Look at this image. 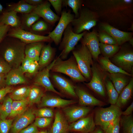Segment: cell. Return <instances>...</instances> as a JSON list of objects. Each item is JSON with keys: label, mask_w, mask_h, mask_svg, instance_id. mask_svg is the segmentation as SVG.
<instances>
[{"label": "cell", "mask_w": 133, "mask_h": 133, "mask_svg": "<svg viewBox=\"0 0 133 133\" xmlns=\"http://www.w3.org/2000/svg\"><path fill=\"white\" fill-rule=\"evenodd\" d=\"M86 31L76 34L73 31L71 23L68 25L63 33V37L59 48V50L61 51L59 56L62 59L64 60L67 58Z\"/></svg>", "instance_id": "obj_6"}, {"label": "cell", "mask_w": 133, "mask_h": 133, "mask_svg": "<svg viewBox=\"0 0 133 133\" xmlns=\"http://www.w3.org/2000/svg\"><path fill=\"white\" fill-rule=\"evenodd\" d=\"M33 113L38 117L52 118L54 115L52 109L47 107H43L33 110Z\"/></svg>", "instance_id": "obj_41"}, {"label": "cell", "mask_w": 133, "mask_h": 133, "mask_svg": "<svg viewBox=\"0 0 133 133\" xmlns=\"http://www.w3.org/2000/svg\"><path fill=\"white\" fill-rule=\"evenodd\" d=\"M6 75L4 74H0V89L5 87Z\"/></svg>", "instance_id": "obj_54"}, {"label": "cell", "mask_w": 133, "mask_h": 133, "mask_svg": "<svg viewBox=\"0 0 133 133\" xmlns=\"http://www.w3.org/2000/svg\"><path fill=\"white\" fill-rule=\"evenodd\" d=\"M81 40L82 44L85 45L89 50L92 58L98 60L100 53L98 34L94 31L90 32L86 31Z\"/></svg>", "instance_id": "obj_13"}, {"label": "cell", "mask_w": 133, "mask_h": 133, "mask_svg": "<svg viewBox=\"0 0 133 133\" xmlns=\"http://www.w3.org/2000/svg\"><path fill=\"white\" fill-rule=\"evenodd\" d=\"M95 124L92 115L83 117L72 122L69 126V131L82 133H90L95 129Z\"/></svg>", "instance_id": "obj_16"}, {"label": "cell", "mask_w": 133, "mask_h": 133, "mask_svg": "<svg viewBox=\"0 0 133 133\" xmlns=\"http://www.w3.org/2000/svg\"><path fill=\"white\" fill-rule=\"evenodd\" d=\"M52 72L50 73L52 83L63 93L74 98H77L75 91V86L70 80L56 72Z\"/></svg>", "instance_id": "obj_10"}, {"label": "cell", "mask_w": 133, "mask_h": 133, "mask_svg": "<svg viewBox=\"0 0 133 133\" xmlns=\"http://www.w3.org/2000/svg\"><path fill=\"white\" fill-rule=\"evenodd\" d=\"M105 85L110 103L111 105L116 104L119 96L118 93L111 81H106Z\"/></svg>", "instance_id": "obj_36"}, {"label": "cell", "mask_w": 133, "mask_h": 133, "mask_svg": "<svg viewBox=\"0 0 133 133\" xmlns=\"http://www.w3.org/2000/svg\"><path fill=\"white\" fill-rule=\"evenodd\" d=\"M50 5L48 0L44 1L41 3L36 6L33 12L51 25L53 26L59 20L60 17L51 10Z\"/></svg>", "instance_id": "obj_14"}, {"label": "cell", "mask_w": 133, "mask_h": 133, "mask_svg": "<svg viewBox=\"0 0 133 133\" xmlns=\"http://www.w3.org/2000/svg\"><path fill=\"white\" fill-rule=\"evenodd\" d=\"M44 42H38L27 44L25 50V56L38 62L42 49L44 45Z\"/></svg>", "instance_id": "obj_25"}, {"label": "cell", "mask_w": 133, "mask_h": 133, "mask_svg": "<svg viewBox=\"0 0 133 133\" xmlns=\"http://www.w3.org/2000/svg\"><path fill=\"white\" fill-rule=\"evenodd\" d=\"M29 105L28 98L21 100L13 101L11 112L8 117L12 118L20 115L27 109Z\"/></svg>", "instance_id": "obj_30"}, {"label": "cell", "mask_w": 133, "mask_h": 133, "mask_svg": "<svg viewBox=\"0 0 133 133\" xmlns=\"http://www.w3.org/2000/svg\"><path fill=\"white\" fill-rule=\"evenodd\" d=\"M13 91L12 87L10 86H7L0 89V102L2 101L6 95Z\"/></svg>", "instance_id": "obj_51"}, {"label": "cell", "mask_w": 133, "mask_h": 133, "mask_svg": "<svg viewBox=\"0 0 133 133\" xmlns=\"http://www.w3.org/2000/svg\"><path fill=\"white\" fill-rule=\"evenodd\" d=\"M0 105V119H5L9 117L12 111V99L9 97L5 98Z\"/></svg>", "instance_id": "obj_33"}, {"label": "cell", "mask_w": 133, "mask_h": 133, "mask_svg": "<svg viewBox=\"0 0 133 133\" xmlns=\"http://www.w3.org/2000/svg\"><path fill=\"white\" fill-rule=\"evenodd\" d=\"M5 11L3 7L0 3V15L3 13Z\"/></svg>", "instance_id": "obj_56"}, {"label": "cell", "mask_w": 133, "mask_h": 133, "mask_svg": "<svg viewBox=\"0 0 133 133\" xmlns=\"http://www.w3.org/2000/svg\"><path fill=\"white\" fill-rule=\"evenodd\" d=\"M82 2V1L81 0H63L62 5L70 7L74 14L75 18H77L79 16L78 11L81 7Z\"/></svg>", "instance_id": "obj_38"}, {"label": "cell", "mask_w": 133, "mask_h": 133, "mask_svg": "<svg viewBox=\"0 0 133 133\" xmlns=\"http://www.w3.org/2000/svg\"><path fill=\"white\" fill-rule=\"evenodd\" d=\"M122 112L120 108L116 104L100 108L96 112L94 120L95 124L100 126L104 131L116 119L120 117Z\"/></svg>", "instance_id": "obj_5"}, {"label": "cell", "mask_w": 133, "mask_h": 133, "mask_svg": "<svg viewBox=\"0 0 133 133\" xmlns=\"http://www.w3.org/2000/svg\"><path fill=\"white\" fill-rule=\"evenodd\" d=\"M26 44L19 39L6 36L0 44L4 60L12 69L19 67L25 57Z\"/></svg>", "instance_id": "obj_1"}, {"label": "cell", "mask_w": 133, "mask_h": 133, "mask_svg": "<svg viewBox=\"0 0 133 133\" xmlns=\"http://www.w3.org/2000/svg\"><path fill=\"white\" fill-rule=\"evenodd\" d=\"M61 15L57 25L48 35L56 45H58L61 42L62 35L68 25L75 18L74 15L71 14L70 10L67 11L65 10H64Z\"/></svg>", "instance_id": "obj_7"}, {"label": "cell", "mask_w": 133, "mask_h": 133, "mask_svg": "<svg viewBox=\"0 0 133 133\" xmlns=\"http://www.w3.org/2000/svg\"><path fill=\"white\" fill-rule=\"evenodd\" d=\"M55 59V62L50 70L52 72L64 74L76 82L86 81L79 71L73 56L66 60H63L59 56Z\"/></svg>", "instance_id": "obj_2"}, {"label": "cell", "mask_w": 133, "mask_h": 133, "mask_svg": "<svg viewBox=\"0 0 133 133\" xmlns=\"http://www.w3.org/2000/svg\"><path fill=\"white\" fill-rule=\"evenodd\" d=\"M33 61L29 58L25 56L22 61L20 66L22 70L24 73H26L31 63Z\"/></svg>", "instance_id": "obj_49"}, {"label": "cell", "mask_w": 133, "mask_h": 133, "mask_svg": "<svg viewBox=\"0 0 133 133\" xmlns=\"http://www.w3.org/2000/svg\"><path fill=\"white\" fill-rule=\"evenodd\" d=\"M39 68L38 62L33 61L31 64L26 73L30 76L35 75L38 72Z\"/></svg>", "instance_id": "obj_46"}, {"label": "cell", "mask_w": 133, "mask_h": 133, "mask_svg": "<svg viewBox=\"0 0 133 133\" xmlns=\"http://www.w3.org/2000/svg\"><path fill=\"white\" fill-rule=\"evenodd\" d=\"M13 123L12 119H0V133H8Z\"/></svg>", "instance_id": "obj_43"}, {"label": "cell", "mask_w": 133, "mask_h": 133, "mask_svg": "<svg viewBox=\"0 0 133 133\" xmlns=\"http://www.w3.org/2000/svg\"><path fill=\"white\" fill-rule=\"evenodd\" d=\"M114 64L126 72L132 71L133 65V52L129 50L122 49L112 57Z\"/></svg>", "instance_id": "obj_11"}, {"label": "cell", "mask_w": 133, "mask_h": 133, "mask_svg": "<svg viewBox=\"0 0 133 133\" xmlns=\"http://www.w3.org/2000/svg\"><path fill=\"white\" fill-rule=\"evenodd\" d=\"M100 53L104 57L109 58L112 57L118 51L119 47L117 45H110L100 43Z\"/></svg>", "instance_id": "obj_35"}, {"label": "cell", "mask_w": 133, "mask_h": 133, "mask_svg": "<svg viewBox=\"0 0 133 133\" xmlns=\"http://www.w3.org/2000/svg\"><path fill=\"white\" fill-rule=\"evenodd\" d=\"M48 1L54 8L58 16L61 15L62 12V0H49Z\"/></svg>", "instance_id": "obj_45"}, {"label": "cell", "mask_w": 133, "mask_h": 133, "mask_svg": "<svg viewBox=\"0 0 133 133\" xmlns=\"http://www.w3.org/2000/svg\"><path fill=\"white\" fill-rule=\"evenodd\" d=\"M100 29L102 31L107 33L112 37L118 46L129 41L133 37L132 33L121 31L108 23H102Z\"/></svg>", "instance_id": "obj_17"}, {"label": "cell", "mask_w": 133, "mask_h": 133, "mask_svg": "<svg viewBox=\"0 0 133 133\" xmlns=\"http://www.w3.org/2000/svg\"><path fill=\"white\" fill-rule=\"evenodd\" d=\"M90 133H103L102 131L100 129H94Z\"/></svg>", "instance_id": "obj_55"}, {"label": "cell", "mask_w": 133, "mask_h": 133, "mask_svg": "<svg viewBox=\"0 0 133 133\" xmlns=\"http://www.w3.org/2000/svg\"><path fill=\"white\" fill-rule=\"evenodd\" d=\"M51 26L44 20H39L32 26L30 32L40 35L44 33L48 34L51 32Z\"/></svg>", "instance_id": "obj_31"}, {"label": "cell", "mask_w": 133, "mask_h": 133, "mask_svg": "<svg viewBox=\"0 0 133 133\" xmlns=\"http://www.w3.org/2000/svg\"><path fill=\"white\" fill-rule=\"evenodd\" d=\"M91 110L89 107L83 106L68 107L63 109L66 118L72 122L86 116Z\"/></svg>", "instance_id": "obj_20"}, {"label": "cell", "mask_w": 133, "mask_h": 133, "mask_svg": "<svg viewBox=\"0 0 133 133\" xmlns=\"http://www.w3.org/2000/svg\"><path fill=\"white\" fill-rule=\"evenodd\" d=\"M75 92L81 106H101L104 103L90 94L84 89L78 86H75Z\"/></svg>", "instance_id": "obj_19"}, {"label": "cell", "mask_w": 133, "mask_h": 133, "mask_svg": "<svg viewBox=\"0 0 133 133\" xmlns=\"http://www.w3.org/2000/svg\"><path fill=\"white\" fill-rule=\"evenodd\" d=\"M92 77L90 81L86 85L99 95L105 97L106 95L105 76L100 69L95 65L91 67Z\"/></svg>", "instance_id": "obj_9"}, {"label": "cell", "mask_w": 133, "mask_h": 133, "mask_svg": "<svg viewBox=\"0 0 133 133\" xmlns=\"http://www.w3.org/2000/svg\"><path fill=\"white\" fill-rule=\"evenodd\" d=\"M6 36L17 38L26 44L38 42H52L48 36L37 35L20 28H11Z\"/></svg>", "instance_id": "obj_8"}, {"label": "cell", "mask_w": 133, "mask_h": 133, "mask_svg": "<svg viewBox=\"0 0 133 133\" xmlns=\"http://www.w3.org/2000/svg\"><path fill=\"white\" fill-rule=\"evenodd\" d=\"M99 62L102 68L110 74L120 73L131 76L132 75L124 70L114 64L109 58L102 57L99 59Z\"/></svg>", "instance_id": "obj_28"}, {"label": "cell", "mask_w": 133, "mask_h": 133, "mask_svg": "<svg viewBox=\"0 0 133 133\" xmlns=\"http://www.w3.org/2000/svg\"><path fill=\"white\" fill-rule=\"evenodd\" d=\"M120 117L116 119L104 131L105 133H119Z\"/></svg>", "instance_id": "obj_44"}, {"label": "cell", "mask_w": 133, "mask_h": 133, "mask_svg": "<svg viewBox=\"0 0 133 133\" xmlns=\"http://www.w3.org/2000/svg\"><path fill=\"white\" fill-rule=\"evenodd\" d=\"M120 120L124 133H133V119L132 115L123 116Z\"/></svg>", "instance_id": "obj_39"}, {"label": "cell", "mask_w": 133, "mask_h": 133, "mask_svg": "<svg viewBox=\"0 0 133 133\" xmlns=\"http://www.w3.org/2000/svg\"><path fill=\"white\" fill-rule=\"evenodd\" d=\"M35 7L28 4L24 0H21L17 3L9 4L7 9L5 10L25 14L32 12Z\"/></svg>", "instance_id": "obj_29"}, {"label": "cell", "mask_w": 133, "mask_h": 133, "mask_svg": "<svg viewBox=\"0 0 133 133\" xmlns=\"http://www.w3.org/2000/svg\"><path fill=\"white\" fill-rule=\"evenodd\" d=\"M55 60L56 59H54L50 64L38 72L35 75L34 83L36 86L42 87L46 91L52 92L62 96V95L55 89L50 77V71Z\"/></svg>", "instance_id": "obj_12"}, {"label": "cell", "mask_w": 133, "mask_h": 133, "mask_svg": "<svg viewBox=\"0 0 133 133\" xmlns=\"http://www.w3.org/2000/svg\"><path fill=\"white\" fill-rule=\"evenodd\" d=\"M133 24H132L130 28V30H131V31H133Z\"/></svg>", "instance_id": "obj_58"}, {"label": "cell", "mask_w": 133, "mask_h": 133, "mask_svg": "<svg viewBox=\"0 0 133 133\" xmlns=\"http://www.w3.org/2000/svg\"><path fill=\"white\" fill-rule=\"evenodd\" d=\"M12 123L11 133H18L27 127L34 121L35 116L33 110L31 109H27L22 113L16 117Z\"/></svg>", "instance_id": "obj_15"}, {"label": "cell", "mask_w": 133, "mask_h": 133, "mask_svg": "<svg viewBox=\"0 0 133 133\" xmlns=\"http://www.w3.org/2000/svg\"><path fill=\"white\" fill-rule=\"evenodd\" d=\"M133 110V102L124 111L122 112L121 115L124 116L131 115Z\"/></svg>", "instance_id": "obj_52"}, {"label": "cell", "mask_w": 133, "mask_h": 133, "mask_svg": "<svg viewBox=\"0 0 133 133\" xmlns=\"http://www.w3.org/2000/svg\"><path fill=\"white\" fill-rule=\"evenodd\" d=\"M30 88L27 86L18 88L12 91L9 97L13 100H16L26 99L28 97Z\"/></svg>", "instance_id": "obj_37"}, {"label": "cell", "mask_w": 133, "mask_h": 133, "mask_svg": "<svg viewBox=\"0 0 133 133\" xmlns=\"http://www.w3.org/2000/svg\"><path fill=\"white\" fill-rule=\"evenodd\" d=\"M20 66L18 68L12 69L6 74V83L7 86L23 84L27 82Z\"/></svg>", "instance_id": "obj_22"}, {"label": "cell", "mask_w": 133, "mask_h": 133, "mask_svg": "<svg viewBox=\"0 0 133 133\" xmlns=\"http://www.w3.org/2000/svg\"></svg>", "instance_id": "obj_60"}, {"label": "cell", "mask_w": 133, "mask_h": 133, "mask_svg": "<svg viewBox=\"0 0 133 133\" xmlns=\"http://www.w3.org/2000/svg\"><path fill=\"white\" fill-rule=\"evenodd\" d=\"M37 127L33 124L21 131L19 133H38Z\"/></svg>", "instance_id": "obj_50"}, {"label": "cell", "mask_w": 133, "mask_h": 133, "mask_svg": "<svg viewBox=\"0 0 133 133\" xmlns=\"http://www.w3.org/2000/svg\"><path fill=\"white\" fill-rule=\"evenodd\" d=\"M46 133L44 131H41L40 133Z\"/></svg>", "instance_id": "obj_59"}, {"label": "cell", "mask_w": 133, "mask_h": 133, "mask_svg": "<svg viewBox=\"0 0 133 133\" xmlns=\"http://www.w3.org/2000/svg\"><path fill=\"white\" fill-rule=\"evenodd\" d=\"M98 18L97 13L87 8H81L79 17L75 18L71 23L73 31L79 34L89 31L96 25Z\"/></svg>", "instance_id": "obj_3"}, {"label": "cell", "mask_w": 133, "mask_h": 133, "mask_svg": "<svg viewBox=\"0 0 133 133\" xmlns=\"http://www.w3.org/2000/svg\"><path fill=\"white\" fill-rule=\"evenodd\" d=\"M130 43L132 46H133V37L131 38L129 41Z\"/></svg>", "instance_id": "obj_57"}, {"label": "cell", "mask_w": 133, "mask_h": 133, "mask_svg": "<svg viewBox=\"0 0 133 133\" xmlns=\"http://www.w3.org/2000/svg\"><path fill=\"white\" fill-rule=\"evenodd\" d=\"M66 118L59 111L55 113L54 122L51 128V133H66L69 131Z\"/></svg>", "instance_id": "obj_24"}, {"label": "cell", "mask_w": 133, "mask_h": 133, "mask_svg": "<svg viewBox=\"0 0 133 133\" xmlns=\"http://www.w3.org/2000/svg\"><path fill=\"white\" fill-rule=\"evenodd\" d=\"M11 69L7 62L0 58V74H6Z\"/></svg>", "instance_id": "obj_47"}, {"label": "cell", "mask_w": 133, "mask_h": 133, "mask_svg": "<svg viewBox=\"0 0 133 133\" xmlns=\"http://www.w3.org/2000/svg\"><path fill=\"white\" fill-rule=\"evenodd\" d=\"M11 27L0 23V44L6 36Z\"/></svg>", "instance_id": "obj_48"}, {"label": "cell", "mask_w": 133, "mask_h": 133, "mask_svg": "<svg viewBox=\"0 0 133 133\" xmlns=\"http://www.w3.org/2000/svg\"><path fill=\"white\" fill-rule=\"evenodd\" d=\"M73 56L81 74L87 80L92 77L91 66L93 64L92 57L89 50L84 45L82 44L78 48L72 51Z\"/></svg>", "instance_id": "obj_4"}, {"label": "cell", "mask_w": 133, "mask_h": 133, "mask_svg": "<svg viewBox=\"0 0 133 133\" xmlns=\"http://www.w3.org/2000/svg\"><path fill=\"white\" fill-rule=\"evenodd\" d=\"M76 102V101L74 100L64 99L53 96L44 95L38 107L39 108L45 107H63Z\"/></svg>", "instance_id": "obj_18"}, {"label": "cell", "mask_w": 133, "mask_h": 133, "mask_svg": "<svg viewBox=\"0 0 133 133\" xmlns=\"http://www.w3.org/2000/svg\"><path fill=\"white\" fill-rule=\"evenodd\" d=\"M40 17L36 14L32 12L30 13L23 14L21 20L20 28L27 31L30 30L34 23L38 20Z\"/></svg>", "instance_id": "obj_32"}, {"label": "cell", "mask_w": 133, "mask_h": 133, "mask_svg": "<svg viewBox=\"0 0 133 133\" xmlns=\"http://www.w3.org/2000/svg\"><path fill=\"white\" fill-rule=\"evenodd\" d=\"M98 36L100 43L110 45H117L115 39L105 32L100 31L98 34Z\"/></svg>", "instance_id": "obj_40"}, {"label": "cell", "mask_w": 133, "mask_h": 133, "mask_svg": "<svg viewBox=\"0 0 133 133\" xmlns=\"http://www.w3.org/2000/svg\"><path fill=\"white\" fill-rule=\"evenodd\" d=\"M126 76L127 75L120 73L110 74L109 75L111 82L119 94L129 83Z\"/></svg>", "instance_id": "obj_27"}, {"label": "cell", "mask_w": 133, "mask_h": 133, "mask_svg": "<svg viewBox=\"0 0 133 133\" xmlns=\"http://www.w3.org/2000/svg\"><path fill=\"white\" fill-rule=\"evenodd\" d=\"M133 90V79L132 78L119 94L116 105L120 108L125 105L131 98Z\"/></svg>", "instance_id": "obj_26"}, {"label": "cell", "mask_w": 133, "mask_h": 133, "mask_svg": "<svg viewBox=\"0 0 133 133\" xmlns=\"http://www.w3.org/2000/svg\"><path fill=\"white\" fill-rule=\"evenodd\" d=\"M56 50L52 47L50 43L44 45L40 52L38 63L39 68H44L50 64L54 59Z\"/></svg>", "instance_id": "obj_21"}, {"label": "cell", "mask_w": 133, "mask_h": 133, "mask_svg": "<svg viewBox=\"0 0 133 133\" xmlns=\"http://www.w3.org/2000/svg\"><path fill=\"white\" fill-rule=\"evenodd\" d=\"M17 13L13 11H6L5 10L0 15V23L9 26L12 28H20L21 20Z\"/></svg>", "instance_id": "obj_23"}, {"label": "cell", "mask_w": 133, "mask_h": 133, "mask_svg": "<svg viewBox=\"0 0 133 133\" xmlns=\"http://www.w3.org/2000/svg\"><path fill=\"white\" fill-rule=\"evenodd\" d=\"M44 95L43 91L39 87L35 86L31 88L28 98L29 104L39 103Z\"/></svg>", "instance_id": "obj_34"}, {"label": "cell", "mask_w": 133, "mask_h": 133, "mask_svg": "<svg viewBox=\"0 0 133 133\" xmlns=\"http://www.w3.org/2000/svg\"><path fill=\"white\" fill-rule=\"evenodd\" d=\"M28 4L36 6L41 3L44 0H24Z\"/></svg>", "instance_id": "obj_53"}, {"label": "cell", "mask_w": 133, "mask_h": 133, "mask_svg": "<svg viewBox=\"0 0 133 133\" xmlns=\"http://www.w3.org/2000/svg\"><path fill=\"white\" fill-rule=\"evenodd\" d=\"M52 120V118L38 117L35 119L33 124L37 127L44 128L49 125Z\"/></svg>", "instance_id": "obj_42"}]
</instances>
